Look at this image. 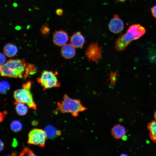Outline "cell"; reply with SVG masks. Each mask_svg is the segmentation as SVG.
<instances>
[{
	"mask_svg": "<svg viewBox=\"0 0 156 156\" xmlns=\"http://www.w3.org/2000/svg\"><path fill=\"white\" fill-rule=\"evenodd\" d=\"M70 41L71 44L76 48L82 47L85 42L84 37L79 32L73 34L70 38Z\"/></svg>",
	"mask_w": 156,
	"mask_h": 156,
	"instance_id": "obj_11",
	"label": "cell"
},
{
	"mask_svg": "<svg viewBox=\"0 0 156 156\" xmlns=\"http://www.w3.org/2000/svg\"><path fill=\"white\" fill-rule=\"evenodd\" d=\"M37 70L34 64H27L24 77L26 79L29 75L35 73Z\"/></svg>",
	"mask_w": 156,
	"mask_h": 156,
	"instance_id": "obj_16",
	"label": "cell"
},
{
	"mask_svg": "<svg viewBox=\"0 0 156 156\" xmlns=\"http://www.w3.org/2000/svg\"><path fill=\"white\" fill-rule=\"evenodd\" d=\"M68 40L67 33L63 30L55 31L53 35V42L54 44L59 47L65 44Z\"/></svg>",
	"mask_w": 156,
	"mask_h": 156,
	"instance_id": "obj_9",
	"label": "cell"
},
{
	"mask_svg": "<svg viewBox=\"0 0 156 156\" xmlns=\"http://www.w3.org/2000/svg\"><path fill=\"white\" fill-rule=\"evenodd\" d=\"M44 131L46 136L49 138H52L57 135V131L53 126L49 125L47 126Z\"/></svg>",
	"mask_w": 156,
	"mask_h": 156,
	"instance_id": "obj_17",
	"label": "cell"
},
{
	"mask_svg": "<svg viewBox=\"0 0 156 156\" xmlns=\"http://www.w3.org/2000/svg\"><path fill=\"white\" fill-rule=\"evenodd\" d=\"M102 48L96 43H91L85 51L86 57L90 61L97 63L102 57Z\"/></svg>",
	"mask_w": 156,
	"mask_h": 156,
	"instance_id": "obj_7",
	"label": "cell"
},
{
	"mask_svg": "<svg viewBox=\"0 0 156 156\" xmlns=\"http://www.w3.org/2000/svg\"><path fill=\"white\" fill-rule=\"evenodd\" d=\"M21 29V27L19 26H16L15 27V29L16 30H19Z\"/></svg>",
	"mask_w": 156,
	"mask_h": 156,
	"instance_id": "obj_27",
	"label": "cell"
},
{
	"mask_svg": "<svg viewBox=\"0 0 156 156\" xmlns=\"http://www.w3.org/2000/svg\"><path fill=\"white\" fill-rule=\"evenodd\" d=\"M16 110L18 114L23 116L26 114L27 112V108L25 104L16 101L15 103Z\"/></svg>",
	"mask_w": 156,
	"mask_h": 156,
	"instance_id": "obj_15",
	"label": "cell"
},
{
	"mask_svg": "<svg viewBox=\"0 0 156 156\" xmlns=\"http://www.w3.org/2000/svg\"><path fill=\"white\" fill-rule=\"evenodd\" d=\"M109 28L110 31L115 34L119 33L123 29V22L118 15L116 14L114 15L109 23Z\"/></svg>",
	"mask_w": 156,
	"mask_h": 156,
	"instance_id": "obj_8",
	"label": "cell"
},
{
	"mask_svg": "<svg viewBox=\"0 0 156 156\" xmlns=\"http://www.w3.org/2000/svg\"><path fill=\"white\" fill-rule=\"evenodd\" d=\"M26 65L23 60H9L0 65L1 75L8 77L21 78L24 74Z\"/></svg>",
	"mask_w": 156,
	"mask_h": 156,
	"instance_id": "obj_2",
	"label": "cell"
},
{
	"mask_svg": "<svg viewBox=\"0 0 156 156\" xmlns=\"http://www.w3.org/2000/svg\"><path fill=\"white\" fill-rule=\"evenodd\" d=\"M154 117L155 119V120H156V111H155V112L154 113Z\"/></svg>",
	"mask_w": 156,
	"mask_h": 156,
	"instance_id": "obj_28",
	"label": "cell"
},
{
	"mask_svg": "<svg viewBox=\"0 0 156 156\" xmlns=\"http://www.w3.org/2000/svg\"><path fill=\"white\" fill-rule=\"evenodd\" d=\"M37 81L41 85L44 90L60 86L55 73L52 71H43L41 77L38 78Z\"/></svg>",
	"mask_w": 156,
	"mask_h": 156,
	"instance_id": "obj_5",
	"label": "cell"
},
{
	"mask_svg": "<svg viewBox=\"0 0 156 156\" xmlns=\"http://www.w3.org/2000/svg\"><path fill=\"white\" fill-rule=\"evenodd\" d=\"M3 51L6 56L9 57H11L14 56L17 54L18 49L15 44L8 43L4 46Z\"/></svg>",
	"mask_w": 156,
	"mask_h": 156,
	"instance_id": "obj_13",
	"label": "cell"
},
{
	"mask_svg": "<svg viewBox=\"0 0 156 156\" xmlns=\"http://www.w3.org/2000/svg\"><path fill=\"white\" fill-rule=\"evenodd\" d=\"M62 56L66 59H70L75 55V47L71 44H66L62 46L61 50Z\"/></svg>",
	"mask_w": 156,
	"mask_h": 156,
	"instance_id": "obj_10",
	"label": "cell"
},
{
	"mask_svg": "<svg viewBox=\"0 0 156 156\" xmlns=\"http://www.w3.org/2000/svg\"><path fill=\"white\" fill-rule=\"evenodd\" d=\"M151 12L153 16L156 18V5L152 7L151 9Z\"/></svg>",
	"mask_w": 156,
	"mask_h": 156,
	"instance_id": "obj_24",
	"label": "cell"
},
{
	"mask_svg": "<svg viewBox=\"0 0 156 156\" xmlns=\"http://www.w3.org/2000/svg\"><path fill=\"white\" fill-rule=\"evenodd\" d=\"M0 65L4 64L6 60L5 55L2 53H0Z\"/></svg>",
	"mask_w": 156,
	"mask_h": 156,
	"instance_id": "obj_23",
	"label": "cell"
},
{
	"mask_svg": "<svg viewBox=\"0 0 156 156\" xmlns=\"http://www.w3.org/2000/svg\"><path fill=\"white\" fill-rule=\"evenodd\" d=\"M87 109L82 104L79 99H72L65 94L63 100L61 103H57V109L63 113H70L74 117L78 116L79 113Z\"/></svg>",
	"mask_w": 156,
	"mask_h": 156,
	"instance_id": "obj_3",
	"label": "cell"
},
{
	"mask_svg": "<svg viewBox=\"0 0 156 156\" xmlns=\"http://www.w3.org/2000/svg\"><path fill=\"white\" fill-rule=\"evenodd\" d=\"M32 83V82L29 81L24 83L22 88L14 91V96L16 101L24 103L29 108L36 109V105L30 91Z\"/></svg>",
	"mask_w": 156,
	"mask_h": 156,
	"instance_id": "obj_4",
	"label": "cell"
},
{
	"mask_svg": "<svg viewBox=\"0 0 156 156\" xmlns=\"http://www.w3.org/2000/svg\"><path fill=\"white\" fill-rule=\"evenodd\" d=\"M50 29L48 24L45 23L40 28V31L43 36L48 35L49 33Z\"/></svg>",
	"mask_w": 156,
	"mask_h": 156,
	"instance_id": "obj_20",
	"label": "cell"
},
{
	"mask_svg": "<svg viewBox=\"0 0 156 156\" xmlns=\"http://www.w3.org/2000/svg\"><path fill=\"white\" fill-rule=\"evenodd\" d=\"M10 127L12 131L15 132H17L20 131L21 129L22 125L19 121L15 120L12 122Z\"/></svg>",
	"mask_w": 156,
	"mask_h": 156,
	"instance_id": "obj_18",
	"label": "cell"
},
{
	"mask_svg": "<svg viewBox=\"0 0 156 156\" xmlns=\"http://www.w3.org/2000/svg\"><path fill=\"white\" fill-rule=\"evenodd\" d=\"M147 127L149 131L150 139L156 143V120L153 121L148 123Z\"/></svg>",
	"mask_w": 156,
	"mask_h": 156,
	"instance_id": "obj_14",
	"label": "cell"
},
{
	"mask_svg": "<svg viewBox=\"0 0 156 156\" xmlns=\"http://www.w3.org/2000/svg\"><path fill=\"white\" fill-rule=\"evenodd\" d=\"M13 5L15 7H16L17 6V4L16 3H14Z\"/></svg>",
	"mask_w": 156,
	"mask_h": 156,
	"instance_id": "obj_29",
	"label": "cell"
},
{
	"mask_svg": "<svg viewBox=\"0 0 156 156\" xmlns=\"http://www.w3.org/2000/svg\"><path fill=\"white\" fill-rule=\"evenodd\" d=\"M10 85L6 81H3L0 83V92L2 94H5L10 89Z\"/></svg>",
	"mask_w": 156,
	"mask_h": 156,
	"instance_id": "obj_19",
	"label": "cell"
},
{
	"mask_svg": "<svg viewBox=\"0 0 156 156\" xmlns=\"http://www.w3.org/2000/svg\"><path fill=\"white\" fill-rule=\"evenodd\" d=\"M63 12V10L60 8L57 9L56 11V13L58 15H61L62 14Z\"/></svg>",
	"mask_w": 156,
	"mask_h": 156,
	"instance_id": "obj_25",
	"label": "cell"
},
{
	"mask_svg": "<svg viewBox=\"0 0 156 156\" xmlns=\"http://www.w3.org/2000/svg\"><path fill=\"white\" fill-rule=\"evenodd\" d=\"M3 143L1 141L0 142V150L1 151L3 148Z\"/></svg>",
	"mask_w": 156,
	"mask_h": 156,
	"instance_id": "obj_26",
	"label": "cell"
},
{
	"mask_svg": "<svg viewBox=\"0 0 156 156\" xmlns=\"http://www.w3.org/2000/svg\"><path fill=\"white\" fill-rule=\"evenodd\" d=\"M21 155H35L29 149L25 148L21 153Z\"/></svg>",
	"mask_w": 156,
	"mask_h": 156,
	"instance_id": "obj_21",
	"label": "cell"
},
{
	"mask_svg": "<svg viewBox=\"0 0 156 156\" xmlns=\"http://www.w3.org/2000/svg\"><path fill=\"white\" fill-rule=\"evenodd\" d=\"M145 32V28L139 24L131 25L126 33L120 36L116 40V50L118 51L125 50L131 41L140 38Z\"/></svg>",
	"mask_w": 156,
	"mask_h": 156,
	"instance_id": "obj_1",
	"label": "cell"
},
{
	"mask_svg": "<svg viewBox=\"0 0 156 156\" xmlns=\"http://www.w3.org/2000/svg\"><path fill=\"white\" fill-rule=\"evenodd\" d=\"M116 75L115 73H111L110 76V82L111 85H114L116 81Z\"/></svg>",
	"mask_w": 156,
	"mask_h": 156,
	"instance_id": "obj_22",
	"label": "cell"
},
{
	"mask_svg": "<svg viewBox=\"0 0 156 156\" xmlns=\"http://www.w3.org/2000/svg\"><path fill=\"white\" fill-rule=\"evenodd\" d=\"M126 133L125 128L120 124L115 125L111 129V134L116 139L122 138L125 135Z\"/></svg>",
	"mask_w": 156,
	"mask_h": 156,
	"instance_id": "obj_12",
	"label": "cell"
},
{
	"mask_svg": "<svg viewBox=\"0 0 156 156\" xmlns=\"http://www.w3.org/2000/svg\"><path fill=\"white\" fill-rule=\"evenodd\" d=\"M46 137L44 131L42 130L34 129L30 132L28 134V143L31 144L44 147Z\"/></svg>",
	"mask_w": 156,
	"mask_h": 156,
	"instance_id": "obj_6",
	"label": "cell"
}]
</instances>
